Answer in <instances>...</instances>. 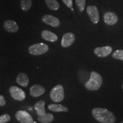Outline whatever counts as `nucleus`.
<instances>
[{
    "label": "nucleus",
    "mask_w": 123,
    "mask_h": 123,
    "mask_svg": "<svg viewBox=\"0 0 123 123\" xmlns=\"http://www.w3.org/2000/svg\"><path fill=\"white\" fill-rule=\"evenodd\" d=\"M44 106H45V101L43 100L38 101L34 104V108L36 110L38 116H44L46 113Z\"/></svg>",
    "instance_id": "dca6fc26"
},
{
    "label": "nucleus",
    "mask_w": 123,
    "mask_h": 123,
    "mask_svg": "<svg viewBox=\"0 0 123 123\" xmlns=\"http://www.w3.org/2000/svg\"><path fill=\"white\" fill-rule=\"evenodd\" d=\"M45 92V88L39 84H34L30 88V94L31 96L37 98L43 95Z\"/></svg>",
    "instance_id": "f8f14e48"
},
{
    "label": "nucleus",
    "mask_w": 123,
    "mask_h": 123,
    "mask_svg": "<svg viewBox=\"0 0 123 123\" xmlns=\"http://www.w3.org/2000/svg\"><path fill=\"white\" fill-rule=\"evenodd\" d=\"M17 83L23 87H27L29 83V79L27 75L25 73H20L16 78Z\"/></svg>",
    "instance_id": "2eb2a0df"
},
{
    "label": "nucleus",
    "mask_w": 123,
    "mask_h": 123,
    "mask_svg": "<svg viewBox=\"0 0 123 123\" xmlns=\"http://www.w3.org/2000/svg\"><path fill=\"white\" fill-rule=\"evenodd\" d=\"M50 96L52 101L55 103H59L64 99V88L61 84H58L51 89Z\"/></svg>",
    "instance_id": "7ed1b4c3"
},
{
    "label": "nucleus",
    "mask_w": 123,
    "mask_h": 123,
    "mask_svg": "<svg viewBox=\"0 0 123 123\" xmlns=\"http://www.w3.org/2000/svg\"><path fill=\"white\" fill-rule=\"evenodd\" d=\"M48 109L54 112H67L68 109L65 106L59 104H50L48 105Z\"/></svg>",
    "instance_id": "f3484780"
},
{
    "label": "nucleus",
    "mask_w": 123,
    "mask_h": 123,
    "mask_svg": "<svg viewBox=\"0 0 123 123\" xmlns=\"http://www.w3.org/2000/svg\"><path fill=\"white\" fill-rule=\"evenodd\" d=\"M31 6L32 0H21V7L23 11H28Z\"/></svg>",
    "instance_id": "aec40b11"
},
{
    "label": "nucleus",
    "mask_w": 123,
    "mask_h": 123,
    "mask_svg": "<svg viewBox=\"0 0 123 123\" xmlns=\"http://www.w3.org/2000/svg\"><path fill=\"white\" fill-rule=\"evenodd\" d=\"M104 22L108 25H114L118 22V17L113 12H108L104 14Z\"/></svg>",
    "instance_id": "9b49d317"
},
{
    "label": "nucleus",
    "mask_w": 123,
    "mask_h": 123,
    "mask_svg": "<svg viewBox=\"0 0 123 123\" xmlns=\"http://www.w3.org/2000/svg\"><path fill=\"white\" fill-rule=\"evenodd\" d=\"M122 87H123V86H122Z\"/></svg>",
    "instance_id": "a878e982"
},
{
    "label": "nucleus",
    "mask_w": 123,
    "mask_h": 123,
    "mask_svg": "<svg viewBox=\"0 0 123 123\" xmlns=\"http://www.w3.org/2000/svg\"><path fill=\"white\" fill-rule=\"evenodd\" d=\"M4 29L7 32L15 33L19 30V26L16 22L13 20H6L4 23Z\"/></svg>",
    "instance_id": "ddd939ff"
},
{
    "label": "nucleus",
    "mask_w": 123,
    "mask_h": 123,
    "mask_svg": "<svg viewBox=\"0 0 123 123\" xmlns=\"http://www.w3.org/2000/svg\"><path fill=\"white\" fill-rule=\"evenodd\" d=\"M87 13L88 14L91 21L93 24H97L99 22L100 19L99 12L96 6H88L87 8Z\"/></svg>",
    "instance_id": "0eeeda50"
},
{
    "label": "nucleus",
    "mask_w": 123,
    "mask_h": 123,
    "mask_svg": "<svg viewBox=\"0 0 123 123\" xmlns=\"http://www.w3.org/2000/svg\"><path fill=\"white\" fill-rule=\"evenodd\" d=\"M42 21L45 24L48 25L53 27H58L61 24V22L58 18L50 14L43 15L42 18Z\"/></svg>",
    "instance_id": "6e6552de"
},
{
    "label": "nucleus",
    "mask_w": 123,
    "mask_h": 123,
    "mask_svg": "<svg viewBox=\"0 0 123 123\" xmlns=\"http://www.w3.org/2000/svg\"><path fill=\"white\" fill-rule=\"evenodd\" d=\"M63 2L68 7V8H72L73 6V0H62Z\"/></svg>",
    "instance_id": "b1692460"
},
{
    "label": "nucleus",
    "mask_w": 123,
    "mask_h": 123,
    "mask_svg": "<svg viewBox=\"0 0 123 123\" xmlns=\"http://www.w3.org/2000/svg\"><path fill=\"white\" fill-rule=\"evenodd\" d=\"M103 84V78L99 73L92 71L90 74V78L85 83V87L89 91H97L100 88Z\"/></svg>",
    "instance_id": "f03ea898"
},
{
    "label": "nucleus",
    "mask_w": 123,
    "mask_h": 123,
    "mask_svg": "<svg viewBox=\"0 0 123 123\" xmlns=\"http://www.w3.org/2000/svg\"><path fill=\"white\" fill-rule=\"evenodd\" d=\"M41 37L43 39L49 42H54L58 41V37L55 33L49 30H43L41 33Z\"/></svg>",
    "instance_id": "4468645a"
},
{
    "label": "nucleus",
    "mask_w": 123,
    "mask_h": 123,
    "mask_svg": "<svg viewBox=\"0 0 123 123\" xmlns=\"http://www.w3.org/2000/svg\"><path fill=\"white\" fill-rule=\"evenodd\" d=\"M11 120V117L9 114H4L0 116V123H6Z\"/></svg>",
    "instance_id": "5701e85b"
},
{
    "label": "nucleus",
    "mask_w": 123,
    "mask_h": 123,
    "mask_svg": "<svg viewBox=\"0 0 123 123\" xmlns=\"http://www.w3.org/2000/svg\"><path fill=\"white\" fill-rule=\"evenodd\" d=\"M15 117L21 123H35L31 116L25 111L19 110L17 111Z\"/></svg>",
    "instance_id": "423d86ee"
},
{
    "label": "nucleus",
    "mask_w": 123,
    "mask_h": 123,
    "mask_svg": "<svg viewBox=\"0 0 123 123\" xmlns=\"http://www.w3.org/2000/svg\"><path fill=\"white\" fill-rule=\"evenodd\" d=\"M112 51V48L110 46L96 47L93 51L95 54L100 58L107 57L111 54Z\"/></svg>",
    "instance_id": "1a4fd4ad"
},
{
    "label": "nucleus",
    "mask_w": 123,
    "mask_h": 123,
    "mask_svg": "<svg viewBox=\"0 0 123 123\" xmlns=\"http://www.w3.org/2000/svg\"><path fill=\"white\" fill-rule=\"evenodd\" d=\"M49 50L47 44L43 43H38L30 46L29 47V53L32 55L38 56L47 53Z\"/></svg>",
    "instance_id": "20e7f679"
},
{
    "label": "nucleus",
    "mask_w": 123,
    "mask_h": 123,
    "mask_svg": "<svg viewBox=\"0 0 123 123\" xmlns=\"http://www.w3.org/2000/svg\"><path fill=\"white\" fill-rule=\"evenodd\" d=\"M112 56L116 59L123 61V50H117L112 54Z\"/></svg>",
    "instance_id": "412c9836"
},
{
    "label": "nucleus",
    "mask_w": 123,
    "mask_h": 123,
    "mask_svg": "<svg viewBox=\"0 0 123 123\" xmlns=\"http://www.w3.org/2000/svg\"><path fill=\"white\" fill-rule=\"evenodd\" d=\"M86 0H75V2H76L77 6L78 7L79 11L80 12L84 11L86 6Z\"/></svg>",
    "instance_id": "4be33fe9"
},
{
    "label": "nucleus",
    "mask_w": 123,
    "mask_h": 123,
    "mask_svg": "<svg viewBox=\"0 0 123 123\" xmlns=\"http://www.w3.org/2000/svg\"><path fill=\"white\" fill-rule=\"evenodd\" d=\"M75 40V36L72 33H67L63 35L61 41L62 46L68 47L74 43Z\"/></svg>",
    "instance_id": "9d476101"
},
{
    "label": "nucleus",
    "mask_w": 123,
    "mask_h": 123,
    "mask_svg": "<svg viewBox=\"0 0 123 123\" xmlns=\"http://www.w3.org/2000/svg\"><path fill=\"white\" fill-rule=\"evenodd\" d=\"M6 105V100L3 95H0V107H3Z\"/></svg>",
    "instance_id": "393cba45"
},
{
    "label": "nucleus",
    "mask_w": 123,
    "mask_h": 123,
    "mask_svg": "<svg viewBox=\"0 0 123 123\" xmlns=\"http://www.w3.org/2000/svg\"><path fill=\"white\" fill-rule=\"evenodd\" d=\"M9 92L12 98L15 100L22 101L25 99V92L22 89L17 86H11L9 88Z\"/></svg>",
    "instance_id": "39448f33"
},
{
    "label": "nucleus",
    "mask_w": 123,
    "mask_h": 123,
    "mask_svg": "<svg viewBox=\"0 0 123 123\" xmlns=\"http://www.w3.org/2000/svg\"><path fill=\"white\" fill-rule=\"evenodd\" d=\"M37 120L41 123H50L54 120V116L50 113H46L44 116H38Z\"/></svg>",
    "instance_id": "a211bd4d"
},
{
    "label": "nucleus",
    "mask_w": 123,
    "mask_h": 123,
    "mask_svg": "<svg viewBox=\"0 0 123 123\" xmlns=\"http://www.w3.org/2000/svg\"><path fill=\"white\" fill-rule=\"evenodd\" d=\"M45 2L50 10H57L60 7L59 4L56 0H45Z\"/></svg>",
    "instance_id": "6ab92c4d"
},
{
    "label": "nucleus",
    "mask_w": 123,
    "mask_h": 123,
    "mask_svg": "<svg viewBox=\"0 0 123 123\" xmlns=\"http://www.w3.org/2000/svg\"><path fill=\"white\" fill-rule=\"evenodd\" d=\"M92 115L94 119L101 123H115L116 117L107 109L103 108H95L92 110Z\"/></svg>",
    "instance_id": "f257e3e1"
},
{
    "label": "nucleus",
    "mask_w": 123,
    "mask_h": 123,
    "mask_svg": "<svg viewBox=\"0 0 123 123\" xmlns=\"http://www.w3.org/2000/svg\"><path fill=\"white\" fill-rule=\"evenodd\" d=\"M121 123H123V122H121Z\"/></svg>",
    "instance_id": "bb28decb"
}]
</instances>
